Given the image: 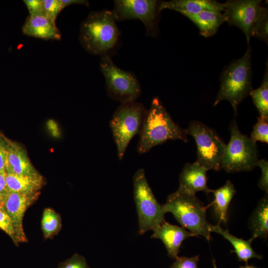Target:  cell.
<instances>
[{"instance_id":"obj_1","label":"cell","mask_w":268,"mask_h":268,"mask_svg":"<svg viewBox=\"0 0 268 268\" xmlns=\"http://www.w3.org/2000/svg\"><path fill=\"white\" fill-rule=\"evenodd\" d=\"M139 134L137 151L140 154L146 153L153 147L169 140H181L184 142L188 140L185 129L173 120L157 97H154L151 101Z\"/></svg>"},{"instance_id":"obj_2","label":"cell","mask_w":268,"mask_h":268,"mask_svg":"<svg viewBox=\"0 0 268 268\" xmlns=\"http://www.w3.org/2000/svg\"><path fill=\"white\" fill-rule=\"evenodd\" d=\"M112 11H92L82 22L79 40L84 48L95 55L110 56L118 45L120 33Z\"/></svg>"},{"instance_id":"obj_3","label":"cell","mask_w":268,"mask_h":268,"mask_svg":"<svg viewBox=\"0 0 268 268\" xmlns=\"http://www.w3.org/2000/svg\"><path fill=\"white\" fill-rule=\"evenodd\" d=\"M164 212H171L177 221L196 237L201 236L211 239L209 224L206 216L205 206L194 194L178 188L167 197L162 204Z\"/></svg>"},{"instance_id":"obj_4","label":"cell","mask_w":268,"mask_h":268,"mask_svg":"<svg viewBox=\"0 0 268 268\" xmlns=\"http://www.w3.org/2000/svg\"><path fill=\"white\" fill-rule=\"evenodd\" d=\"M252 90L251 51L248 47L242 57L232 61L223 70L219 90L213 105L226 100L236 115L240 103Z\"/></svg>"},{"instance_id":"obj_5","label":"cell","mask_w":268,"mask_h":268,"mask_svg":"<svg viewBox=\"0 0 268 268\" xmlns=\"http://www.w3.org/2000/svg\"><path fill=\"white\" fill-rule=\"evenodd\" d=\"M147 111L142 103L135 100L121 103L114 112L110 127L120 160L123 159L132 139L139 134Z\"/></svg>"},{"instance_id":"obj_6","label":"cell","mask_w":268,"mask_h":268,"mask_svg":"<svg viewBox=\"0 0 268 268\" xmlns=\"http://www.w3.org/2000/svg\"><path fill=\"white\" fill-rule=\"evenodd\" d=\"M229 130L230 138L226 146L221 168L229 173L252 170L259 160L256 143L240 132L235 120L231 122Z\"/></svg>"},{"instance_id":"obj_7","label":"cell","mask_w":268,"mask_h":268,"mask_svg":"<svg viewBox=\"0 0 268 268\" xmlns=\"http://www.w3.org/2000/svg\"><path fill=\"white\" fill-rule=\"evenodd\" d=\"M134 198L138 222V233L152 230L164 220L162 205L155 198L147 182L144 170H137L133 178Z\"/></svg>"},{"instance_id":"obj_8","label":"cell","mask_w":268,"mask_h":268,"mask_svg":"<svg viewBox=\"0 0 268 268\" xmlns=\"http://www.w3.org/2000/svg\"><path fill=\"white\" fill-rule=\"evenodd\" d=\"M197 145L198 162L208 170L219 171L226 144L212 129L199 121H192L185 129Z\"/></svg>"},{"instance_id":"obj_9","label":"cell","mask_w":268,"mask_h":268,"mask_svg":"<svg viewBox=\"0 0 268 268\" xmlns=\"http://www.w3.org/2000/svg\"><path fill=\"white\" fill-rule=\"evenodd\" d=\"M100 67L110 98L124 103L135 101L140 96V85L134 74L118 67L111 56L101 57Z\"/></svg>"},{"instance_id":"obj_10","label":"cell","mask_w":268,"mask_h":268,"mask_svg":"<svg viewBox=\"0 0 268 268\" xmlns=\"http://www.w3.org/2000/svg\"><path fill=\"white\" fill-rule=\"evenodd\" d=\"M159 3L155 0H116L112 12L116 21L139 19L144 25L146 34H155Z\"/></svg>"},{"instance_id":"obj_11","label":"cell","mask_w":268,"mask_h":268,"mask_svg":"<svg viewBox=\"0 0 268 268\" xmlns=\"http://www.w3.org/2000/svg\"><path fill=\"white\" fill-rule=\"evenodd\" d=\"M260 0H230L224 3L223 16L230 26L239 28L249 44L254 22L260 8Z\"/></svg>"},{"instance_id":"obj_12","label":"cell","mask_w":268,"mask_h":268,"mask_svg":"<svg viewBox=\"0 0 268 268\" xmlns=\"http://www.w3.org/2000/svg\"><path fill=\"white\" fill-rule=\"evenodd\" d=\"M39 195L40 192L30 194L8 192L3 199L4 210L13 223L17 245L28 241L23 228V217L27 209L37 200Z\"/></svg>"},{"instance_id":"obj_13","label":"cell","mask_w":268,"mask_h":268,"mask_svg":"<svg viewBox=\"0 0 268 268\" xmlns=\"http://www.w3.org/2000/svg\"><path fill=\"white\" fill-rule=\"evenodd\" d=\"M152 238L160 239L165 245L168 256L173 259L178 257L183 242L195 236L183 227L170 224L163 220L154 228Z\"/></svg>"},{"instance_id":"obj_14","label":"cell","mask_w":268,"mask_h":268,"mask_svg":"<svg viewBox=\"0 0 268 268\" xmlns=\"http://www.w3.org/2000/svg\"><path fill=\"white\" fill-rule=\"evenodd\" d=\"M5 171L7 173L39 176L41 174L32 164L24 148L7 138Z\"/></svg>"},{"instance_id":"obj_15","label":"cell","mask_w":268,"mask_h":268,"mask_svg":"<svg viewBox=\"0 0 268 268\" xmlns=\"http://www.w3.org/2000/svg\"><path fill=\"white\" fill-rule=\"evenodd\" d=\"M22 32L26 35L44 40L61 39V34L55 20L44 13L29 15L23 25Z\"/></svg>"},{"instance_id":"obj_16","label":"cell","mask_w":268,"mask_h":268,"mask_svg":"<svg viewBox=\"0 0 268 268\" xmlns=\"http://www.w3.org/2000/svg\"><path fill=\"white\" fill-rule=\"evenodd\" d=\"M207 171L197 162L186 163L179 175V188L194 194L199 191L211 192L207 185Z\"/></svg>"},{"instance_id":"obj_17","label":"cell","mask_w":268,"mask_h":268,"mask_svg":"<svg viewBox=\"0 0 268 268\" xmlns=\"http://www.w3.org/2000/svg\"><path fill=\"white\" fill-rule=\"evenodd\" d=\"M164 9L173 10L182 14H196L206 10L223 12L224 4L212 0H172L159 3V12Z\"/></svg>"},{"instance_id":"obj_18","label":"cell","mask_w":268,"mask_h":268,"mask_svg":"<svg viewBox=\"0 0 268 268\" xmlns=\"http://www.w3.org/2000/svg\"><path fill=\"white\" fill-rule=\"evenodd\" d=\"M6 183L9 192L30 194L39 192L45 184L41 175L29 176L7 173Z\"/></svg>"},{"instance_id":"obj_19","label":"cell","mask_w":268,"mask_h":268,"mask_svg":"<svg viewBox=\"0 0 268 268\" xmlns=\"http://www.w3.org/2000/svg\"><path fill=\"white\" fill-rule=\"evenodd\" d=\"M182 14L191 20L198 27L201 35L205 38L213 36L225 22L220 12L206 10L196 14Z\"/></svg>"},{"instance_id":"obj_20","label":"cell","mask_w":268,"mask_h":268,"mask_svg":"<svg viewBox=\"0 0 268 268\" xmlns=\"http://www.w3.org/2000/svg\"><path fill=\"white\" fill-rule=\"evenodd\" d=\"M210 229L211 232H213L221 235L231 244L234 248V250L232 252L236 254L240 261L244 262L247 264L249 260L252 258L262 259L263 256L258 254L253 249L251 246L252 241L250 239L245 240L237 238L230 234L228 230L222 228L218 224L216 225L210 224Z\"/></svg>"},{"instance_id":"obj_21","label":"cell","mask_w":268,"mask_h":268,"mask_svg":"<svg viewBox=\"0 0 268 268\" xmlns=\"http://www.w3.org/2000/svg\"><path fill=\"white\" fill-rule=\"evenodd\" d=\"M236 192L234 185L229 180L222 187L211 190V193L213 194L214 200L209 205H213L215 213L219 218V223H227L228 208Z\"/></svg>"},{"instance_id":"obj_22","label":"cell","mask_w":268,"mask_h":268,"mask_svg":"<svg viewBox=\"0 0 268 268\" xmlns=\"http://www.w3.org/2000/svg\"><path fill=\"white\" fill-rule=\"evenodd\" d=\"M249 226L252 232L250 239L266 238L268 235V197L262 199L254 210L250 220Z\"/></svg>"},{"instance_id":"obj_23","label":"cell","mask_w":268,"mask_h":268,"mask_svg":"<svg viewBox=\"0 0 268 268\" xmlns=\"http://www.w3.org/2000/svg\"><path fill=\"white\" fill-rule=\"evenodd\" d=\"M62 227L60 214L51 207L45 208L41 219V228L45 239L51 238L58 234Z\"/></svg>"},{"instance_id":"obj_24","label":"cell","mask_w":268,"mask_h":268,"mask_svg":"<svg viewBox=\"0 0 268 268\" xmlns=\"http://www.w3.org/2000/svg\"><path fill=\"white\" fill-rule=\"evenodd\" d=\"M256 107L260 117H268V64L261 86L252 89L249 94Z\"/></svg>"},{"instance_id":"obj_25","label":"cell","mask_w":268,"mask_h":268,"mask_svg":"<svg viewBox=\"0 0 268 268\" xmlns=\"http://www.w3.org/2000/svg\"><path fill=\"white\" fill-rule=\"evenodd\" d=\"M252 36H255L268 42V12L266 7L261 6L253 26Z\"/></svg>"},{"instance_id":"obj_26","label":"cell","mask_w":268,"mask_h":268,"mask_svg":"<svg viewBox=\"0 0 268 268\" xmlns=\"http://www.w3.org/2000/svg\"><path fill=\"white\" fill-rule=\"evenodd\" d=\"M250 138L256 142L260 141L268 143V117H258V120L254 126Z\"/></svg>"},{"instance_id":"obj_27","label":"cell","mask_w":268,"mask_h":268,"mask_svg":"<svg viewBox=\"0 0 268 268\" xmlns=\"http://www.w3.org/2000/svg\"><path fill=\"white\" fill-rule=\"evenodd\" d=\"M42 1L43 13L54 20L65 8L61 0H42Z\"/></svg>"},{"instance_id":"obj_28","label":"cell","mask_w":268,"mask_h":268,"mask_svg":"<svg viewBox=\"0 0 268 268\" xmlns=\"http://www.w3.org/2000/svg\"><path fill=\"white\" fill-rule=\"evenodd\" d=\"M57 268H90V267L84 257L75 253L70 258L61 262Z\"/></svg>"},{"instance_id":"obj_29","label":"cell","mask_w":268,"mask_h":268,"mask_svg":"<svg viewBox=\"0 0 268 268\" xmlns=\"http://www.w3.org/2000/svg\"><path fill=\"white\" fill-rule=\"evenodd\" d=\"M0 228L17 244L12 220L4 210H0Z\"/></svg>"},{"instance_id":"obj_30","label":"cell","mask_w":268,"mask_h":268,"mask_svg":"<svg viewBox=\"0 0 268 268\" xmlns=\"http://www.w3.org/2000/svg\"><path fill=\"white\" fill-rule=\"evenodd\" d=\"M199 256L192 257H177L171 266V268H199L198 264Z\"/></svg>"},{"instance_id":"obj_31","label":"cell","mask_w":268,"mask_h":268,"mask_svg":"<svg viewBox=\"0 0 268 268\" xmlns=\"http://www.w3.org/2000/svg\"><path fill=\"white\" fill-rule=\"evenodd\" d=\"M257 166L261 170L262 174L258 182V187L267 193L268 192V162L267 160H259Z\"/></svg>"},{"instance_id":"obj_32","label":"cell","mask_w":268,"mask_h":268,"mask_svg":"<svg viewBox=\"0 0 268 268\" xmlns=\"http://www.w3.org/2000/svg\"><path fill=\"white\" fill-rule=\"evenodd\" d=\"M29 12V15H35L43 13L42 0H23Z\"/></svg>"},{"instance_id":"obj_33","label":"cell","mask_w":268,"mask_h":268,"mask_svg":"<svg viewBox=\"0 0 268 268\" xmlns=\"http://www.w3.org/2000/svg\"><path fill=\"white\" fill-rule=\"evenodd\" d=\"M7 138L2 134L0 133V171L5 170Z\"/></svg>"},{"instance_id":"obj_34","label":"cell","mask_w":268,"mask_h":268,"mask_svg":"<svg viewBox=\"0 0 268 268\" xmlns=\"http://www.w3.org/2000/svg\"><path fill=\"white\" fill-rule=\"evenodd\" d=\"M5 170L0 171V200L2 201L4 197L9 192L6 183Z\"/></svg>"},{"instance_id":"obj_35","label":"cell","mask_w":268,"mask_h":268,"mask_svg":"<svg viewBox=\"0 0 268 268\" xmlns=\"http://www.w3.org/2000/svg\"><path fill=\"white\" fill-rule=\"evenodd\" d=\"M63 6L65 7L67 6L72 4H84L86 6L89 5V2L87 0H61Z\"/></svg>"},{"instance_id":"obj_36","label":"cell","mask_w":268,"mask_h":268,"mask_svg":"<svg viewBox=\"0 0 268 268\" xmlns=\"http://www.w3.org/2000/svg\"><path fill=\"white\" fill-rule=\"evenodd\" d=\"M49 129L51 131L53 135L55 136H58L60 134L56 124L53 121H49L48 122Z\"/></svg>"},{"instance_id":"obj_37","label":"cell","mask_w":268,"mask_h":268,"mask_svg":"<svg viewBox=\"0 0 268 268\" xmlns=\"http://www.w3.org/2000/svg\"><path fill=\"white\" fill-rule=\"evenodd\" d=\"M240 268H258L253 265H249L248 264L245 266H241Z\"/></svg>"},{"instance_id":"obj_38","label":"cell","mask_w":268,"mask_h":268,"mask_svg":"<svg viewBox=\"0 0 268 268\" xmlns=\"http://www.w3.org/2000/svg\"><path fill=\"white\" fill-rule=\"evenodd\" d=\"M0 210H4L3 202L0 200Z\"/></svg>"},{"instance_id":"obj_39","label":"cell","mask_w":268,"mask_h":268,"mask_svg":"<svg viewBox=\"0 0 268 268\" xmlns=\"http://www.w3.org/2000/svg\"><path fill=\"white\" fill-rule=\"evenodd\" d=\"M213 264H214V268H217L216 267V266H215V264H214V262H213Z\"/></svg>"}]
</instances>
